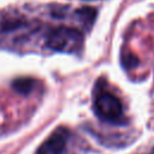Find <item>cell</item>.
Masks as SVG:
<instances>
[{"instance_id": "1", "label": "cell", "mask_w": 154, "mask_h": 154, "mask_svg": "<svg viewBox=\"0 0 154 154\" xmlns=\"http://www.w3.org/2000/svg\"><path fill=\"white\" fill-rule=\"evenodd\" d=\"M83 34L78 29L59 26L53 29L47 36V46L57 52L76 53L82 48Z\"/></svg>"}, {"instance_id": "5", "label": "cell", "mask_w": 154, "mask_h": 154, "mask_svg": "<svg viewBox=\"0 0 154 154\" xmlns=\"http://www.w3.org/2000/svg\"><path fill=\"white\" fill-rule=\"evenodd\" d=\"M77 13L81 16V19L83 22H88V24H91L94 18H95V10L91 8V7H83V8H79L77 11Z\"/></svg>"}, {"instance_id": "2", "label": "cell", "mask_w": 154, "mask_h": 154, "mask_svg": "<svg viewBox=\"0 0 154 154\" xmlns=\"http://www.w3.org/2000/svg\"><path fill=\"white\" fill-rule=\"evenodd\" d=\"M94 109L99 118L107 122H119L123 117V106L120 100L108 91H102L96 96Z\"/></svg>"}, {"instance_id": "3", "label": "cell", "mask_w": 154, "mask_h": 154, "mask_svg": "<svg viewBox=\"0 0 154 154\" xmlns=\"http://www.w3.org/2000/svg\"><path fill=\"white\" fill-rule=\"evenodd\" d=\"M69 131L65 128L57 129L40 147L37 154H61L67 144Z\"/></svg>"}, {"instance_id": "4", "label": "cell", "mask_w": 154, "mask_h": 154, "mask_svg": "<svg viewBox=\"0 0 154 154\" xmlns=\"http://www.w3.org/2000/svg\"><path fill=\"white\" fill-rule=\"evenodd\" d=\"M34 83L35 82L31 78H17L16 81H13L12 87L14 90H17L20 94H28L31 91Z\"/></svg>"}]
</instances>
